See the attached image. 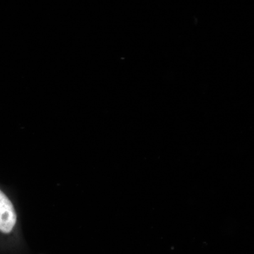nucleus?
Returning a JSON list of instances; mask_svg holds the SVG:
<instances>
[{
  "label": "nucleus",
  "instance_id": "obj_1",
  "mask_svg": "<svg viewBox=\"0 0 254 254\" xmlns=\"http://www.w3.org/2000/svg\"><path fill=\"white\" fill-rule=\"evenodd\" d=\"M0 237L16 254H29L21 227V215L14 197L0 187Z\"/></svg>",
  "mask_w": 254,
  "mask_h": 254
}]
</instances>
